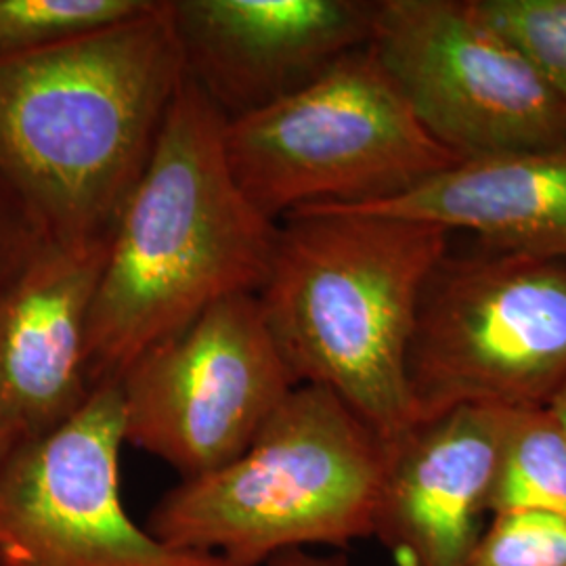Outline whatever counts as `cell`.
Segmentation results:
<instances>
[{"mask_svg": "<svg viewBox=\"0 0 566 566\" xmlns=\"http://www.w3.org/2000/svg\"><path fill=\"white\" fill-rule=\"evenodd\" d=\"M476 7L523 46L566 103V0H476Z\"/></svg>", "mask_w": 566, "mask_h": 566, "instance_id": "obj_17", "label": "cell"}, {"mask_svg": "<svg viewBox=\"0 0 566 566\" xmlns=\"http://www.w3.org/2000/svg\"><path fill=\"white\" fill-rule=\"evenodd\" d=\"M107 240H49L0 292V413L21 439L60 426L93 395L88 324Z\"/></svg>", "mask_w": 566, "mask_h": 566, "instance_id": "obj_12", "label": "cell"}, {"mask_svg": "<svg viewBox=\"0 0 566 566\" xmlns=\"http://www.w3.org/2000/svg\"><path fill=\"white\" fill-rule=\"evenodd\" d=\"M266 566H348V560L344 554L313 556L304 549H290V552H283L275 558H271Z\"/></svg>", "mask_w": 566, "mask_h": 566, "instance_id": "obj_19", "label": "cell"}, {"mask_svg": "<svg viewBox=\"0 0 566 566\" xmlns=\"http://www.w3.org/2000/svg\"><path fill=\"white\" fill-rule=\"evenodd\" d=\"M386 443L322 386L298 385L231 464L164 493L147 531L166 546L263 566L311 544L369 537Z\"/></svg>", "mask_w": 566, "mask_h": 566, "instance_id": "obj_4", "label": "cell"}, {"mask_svg": "<svg viewBox=\"0 0 566 566\" xmlns=\"http://www.w3.org/2000/svg\"><path fill=\"white\" fill-rule=\"evenodd\" d=\"M407 386L416 422L462 405L554 403L566 390V259L449 248L418 301Z\"/></svg>", "mask_w": 566, "mask_h": 566, "instance_id": "obj_6", "label": "cell"}, {"mask_svg": "<svg viewBox=\"0 0 566 566\" xmlns=\"http://www.w3.org/2000/svg\"><path fill=\"white\" fill-rule=\"evenodd\" d=\"M21 434L11 426V422L0 413V465L7 462V458L13 453V449L20 446Z\"/></svg>", "mask_w": 566, "mask_h": 566, "instance_id": "obj_20", "label": "cell"}, {"mask_svg": "<svg viewBox=\"0 0 566 566\" xmlns=\"http://www.w3.org/2000/svg\"><path fill=\"white\" fill-rule=\"evenodd\" d=\"M154 0H0V60L76 41L137 18Z\"/></svg>", "mask_w": 566, "mask_h": 566, "instance_id": "obj_15", "label": "cell"}, {"mask_svg": "<svg viewBox=\"0 0 566 566\" xmlns=\"http://www.w3.org/2000/svg\"><path fill=\"white\" fill-rule=\"evenodd\" d=\"M552 407V411L558 416V420H560V424L565 426L566 430V390L554 401V403L549 405Z\"/></svg>", "mask_w": 566, "mask_h": 566, "instance_id": "obj_21", "label": "cell"}, {"mask_svg": "<svg viewBox=\"0 0 566 566\" xmlns=\"http://www.w3.org/2000/svg\"><path fill=\"white\" fill-rule=\"evenodd\" d=\"M243 196L280 223L315 206H367L462 163L416 120L369 46L282 102L224 122Z\"/></svg>", "mask_w": 566, "mask_h": 566, "instance_id": "obj_5", "label": "cell"}, {"mask_svg": "<svg viewBox=\"0 0 566 566\" xmlns=\"http://www.w3.org/2000/svg\"><path fill=\"white\" fill-rule=\"evenodd\" d=\"M537 510L566 516V430L552 407L512 409L491 516Z\"/></svg>", "mask_w": 566, "mask_h": 566, "instance_id": "obj_14", "label": "cell"}, {"mask_svg": "<svg viewBox=\"0 0 566 566\" xmlns=\"http://www.w3.org/2000/svg\"><path fill=\"white\" fill-rule=\"evenodd\" d=\"M451 233L332 206L277 223L256 298L298 385L322 386L385 443L416 424L407 350L418 301Z\"/></svg>", "mask_w": 566, "mask_h": 566, "instance_id": "obj_3", "label": "cell"}, {"mask_svg": "<svg viewBox=\"0 0 566 566\" xmlns=\"http://www.w3.org/2000/svg\"><path fill=\"white\" fill-rule=\"evenodd\" d=\"M185 76L224 122L282 102L371 41L378 0H168Z\"/></svg>", "mask_w": 566, "mask_h": 566, "instance_id": "obj_10", "label": "cell"}, {"mask_svg": "<svg viewBox=\"0 0 566 566\" xmlns=\"http://www.w3.org/2000/svg\"><path fill=\"white\" fill-rule=\"evenodd\" d=\"M49 240L36 212L0 172V292L20 275Z\"/></svg>", "mask_w": 566, "mask_h": 566, "instance_id": "obj_18", "label": "cell"}, {"mask_svg": "<svg viewBox=\"0 0 566 566\" xmlns=\"http://www.w3.org/2000/svg\"><path fill=\"white\" fill-rule=\"evenodd\" d=\"M296 386L256 294H235L122 374L124 443L196 479L240 458Z\"/></svg>", "mask_w": 566, "mask_h": 566, "instance_id": "obj_8", "label": "cell"}, {"mask_svg": "<svg viewBox=\"0 0 566 566\" xmlns=\"http://www.w3.org/2000/svg\"><path fill=\"white\" fill-rule=\"evenodd\" d=\"M185 81L170 2L0 60V172L55 242L112 238Z\"/></svg>", "mask_w": 566, "mask_h": 566, "instance_id": "obj_1", "label": "cell"}, {"mask_svg": "<svg viewBox=\"0 0 566 566\" xmlns=\"http://www.w3.org/2000/svg\"><path fill=\"white\" fill-rule=\"evenodd\" d=\"M512 409L462 405L386 443L371 535L403 566H465L485 533Z\"/></svg>", "mask_w": 566, "mask_h": 566, "instance_id": "obj_11", "label": "cell"}, {"mask_svg": "<svg viewBox=\"0 0 566 566\" xmlns=\"http://www.w3.org/2000/svg\"><path fill=\"white\" fill-rule=\"evenodd\" d=\"M118 385L0 465V566H235L156 539L122 506Z\"/></svg>", "mask_w": 566, "mask_h": 566, "instance_id": "obj_9", "label": "cell"}, {"mask_svg": "<svg viewBox=\"0 0 566 566\" xmlns=\"http://www.w3.org/2000/svg\"><path fill=\"white\" fill-rule=\"evenodd\" d=\"M344 210L468 231L491 250L566 259V143L462 160L397 198Z\"/></svg>", "mask_w": 566, "mask_h": 566, "instance_id": "obj_13", "label": "cell"}, {"mask_svg": "<svg viewBox=\"0 0 566 566\" xmlns=\"http://www.w3.org/2000/svg\"><path fill=\"white\" fill-rule=\"evenodd\" d=\"M465 566H566V516L537 510L495 514Z\"/></svg>", "mask_w": 566, "mask_h": 566, "instance_id": "obj_16", "label": "cell"}, {"mask_svg": "<svg viewBox=\"0 0 566 566\" xmlns=\"http://www.w3.org/2000/svg\"><path fill=\"white\" fill-rule=\"evenodd\" d=\"M369 51L460 160L566 143V103L476 0H378Z\"/></svg>", "mask_w": 566, "mask_h": 566, "instance_id": "obj_7", "label": "cell"}, {"mask_svg": "<svg viewBox=\"0 0 566 566\" xmlns=\"http://www.w3.org/2000/svg\"><path fill=\"white\" fill-rule=\"evenodd\" d=\"M223 116L185 76L142 179L112 231L88 324L93 390L212 304L256 294L277 223L227 164Z\"/></svg>", "mask_w": 566, "mask_h": 566, "instance_id": "obj_2", "label": "cell"}]
</instances>
